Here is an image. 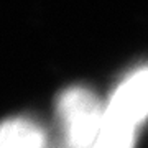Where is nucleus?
Segmentation results:
<instances>
[{"label": "nucleus", "mask_w": 148, "mask_h": 148, "mask_svg": "<svg viewBox=\"0 0 148 148\" xmlns=\"http://www.w3.org/2000/svg\"><path fill=\"white\" fill-rule=\"evenodd\" d=\"M58 110L69 147H94L102 132L106 117L95 95L84 87H71L59 97Z\"/></svg>", "instance_id": "f257e3e1"}, {"label": "nucleus", "mask_w": 148, "mask_h": 148, "mask_svg": "<svg viewBox=\"0 0 148 148\" xmlns=\"http://www.w3.org/2000/svg\"><path fill=\"white\" fill-rule=\"evenodd\" d=\"M148 115V68L133 73L115 90L106 110L104 122L135 130Z\"/></svg>", "instance_id": "f03ea898"}, {"label": "nucleus", "mask_w": 148, "mask_h": 148, "mask_svg": "<svg viewBox=\"0 0 148 148\" xmlns=\"http://www.w3.org/2000/svg\"><path fill=\"white\" fill-rule=\"evenodd\" d=\"M45 133L35 122L10 119L0 123V148H41Z\"/></svg>", "instance_id": "7ed1b4c3"}]
</instances>
